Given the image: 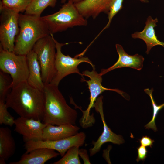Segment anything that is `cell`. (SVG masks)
<instances>
[{"label":"cell","mask_w":164,"mask_h":164,"mask_svg":"<svg viewBox=\"0 0 164 164\" xmlns=\"http://www.w3.org/2000/svg\"><path fill=\"white\" fill-rule=\"evenodd\" d=\"M5 103L19 117L42 121L44 115V96L43 91L26 82L11 88Z\"/></svg>","instance_id":"obj_1"},{"label":"cell","mask_w":164,"mask_h":164,"mask_svg":"<svg viewBox=\"0 0 164 164\" xmlns=\"http://www.w3.org/2000/svg\"><path fill=\"white\" fill-rule=\"evenodd\" d=\"M43 123L53 125H75L78 116L77 111L70 107L59 91L58 86L44 84Z\"/></svg>","instance_id":"obj_2"},{"label":"cell","mask_w":164,"mask_h":164,"mask_svg":"<svg viewBox=\"0 0 164 164\" xmlns=\"http://www.w3.org/2000/svg\"><path fill=\"white\" fill-rule=\"evenodd\" d=\"M19 32L15 39L14 52L26 55L40 39L50 34L48 27L42 17L19 14Z\"/></svg>","instance_id":"obj_3"},{"label":"cell","mask_w":164,"mask_h":164,"mask_svg":"<svg viewBox=\"0 0 164 164\" xmlns=\"http://www.w3.org/2000/svg\"><path fill=\"white\" fill-rule=\"evenodd\" d=\"M50 34H53L77 26H86L88 22L71 0H68L57 12L42 17Z\"/></svg>","instance_id":"obj_4"},{"label":"cell","mask_w":164,"mask_h":164,"mask_svg":"<svg viewBox=\"0 0 164 164\" xmlns=\"http://www.w3.org/2000/svg\"><path fill=\"white\" fill-rule=\"evenodd\" d=\"M53 34L44 37L37 41L32 50L36 53L44 84L50 83L55 73L56 43Z\"/></svg>","instance_id":"obj_5"},{"label":"cell","mask_w":164,"mask_h":164,"mask_svg":"<svg viewBox=\"0 0 164 164\" xmlns=\"http://www.w3.org/2000/svg\"><path fill=\"white\" fill-rule=\"evenodd\" d=\"M82 74L83 76L87 77L90 78L88 80H86L84 78H81V80L86 82L88 86L90 93V103L87 109L84 111L76 105L75 107L82 111L83 115L80 120V123L83 128H86L91 127L95 123V119L93 114L90 115V112L91 108L93 107L97 97L102 92L106 90L113 91L119 94L126 99L128 97L122 91L116 89L108 88L103 86L101 84L102 76L95 69H93L91 71L85 70L82 72Z\"/></svg>","instance_id":"obj_6"},{"label":"cell","mask_w":164,"mask_h":164,"mask_svg":"<svg viewBox=\"0 0 164 164\" xmlns=\"http://www.w3.org/2000/svg\"><path fill=\"white\" fill-rule=\"evenodd\" d=\"M0 69L10 76L12 79L11 89L27 81L29 72L26 55H17L0 47Z\"/></svg>","instance_id":"obj_7"},{"label":"cell","mask_w":164,"mask_h":164,"mask_svg":"<svg viewBox=\"0 0 164 164\" xmlns=\"http://www.w3.org/2000/svg\"><path fill=\"white\" fill-rule=\"evenodd\" d=\"M54 40L56 50L55 60V73L50 84L58 86L60 81L63 78L72 73H77L80 75L82 78H84L83 74L80 73L78 68V65L82 63H88L91 66L93 69H95V66L87 57H72L69 55L64 54L61 51V48L69 43H60L55 38Z\"/></svg>","instance_id":"obj_8"},{"label":"cell","mask_w":164,"mask_h":164,"mask_svg":"<svg viewBox=\"0 0 164 164\" xmlns=\"http://www.w3.org/2000/svg\"><path fill=\"white\" fill-rule=\"evenodd\" d=\"M0 47L4 50L14 52L16 37L19 31V13L0 5Z\"/></svg>","instance_id":"obj_9"},{"label":"cell","mask_w":164,"mask_h":164,"mask_svg":"<svg viewBox=\"0 0 164 164\" xmlns=\"http://www.w3.org/2000/svg\"><path fill=\"white\" fill-rule=\"evenodd\" d=\"M85 134L80 132L73 136L57 140L32 141L25 142L24 145L27 153L38 148H47L56 151L63 156L71 147L82 146L85 142Z\"/></svg>","instance_id":"obj_10"},{"label":"cell","mask_w":164,"mask_h":164,"mask_svg":"<svg viewBox=\"0 0 164 164\" xmlns=\"http://www.w3.org/2000/svg\"><path fill=\"white\" fill-rule=\"evenodd\" d=\"M103 96L97 98L94 105L96 112L100 114L103 125V130L101 135L96 141H92L93 147L89 149L90 155L92 156L99 152L102 145L107 142L120 145L124 142L122 137L114 133L108 126L104 119L103 108Z\"/></svg>","instance_id":"obj_11"},{"label":"cell","mask_w":164,"mask_h":164,"mask_svg":"<svg viewBox=\"0 0 164 164\" xmlns=\"http://www.w3.org/2000/svg\"><path fill=\"white\" fill-rule=\"evenodd\" d=\"M47 125L40 120L19 117L15 119V130L22 135L25 142L41 140L43 130Z\"/></svg>","instance_id":"obj_12"},{"label":"cell","mask_w":164,"mask_h":164,"mask_svg":"<svg viewBox=\"0 0 164 164\" xmlns=\"http://www.w3.org/2000/svg\"><path fill=\"white\" fill-rule=\"evenodd\" d=\"M115 47L119 57L115 63L110 67L101 70L100 74L102 76L108 72L117 68L130 67L141 70L143 67L144 58L138 54L130 55L127 54L121 45L117 44Z\"/></svg>","instance_id":"obj_13"},{"label":"cell","mask_w":164,"mask_h":164,"mask_svg":"<svg viewBox=\"0 0 164 164\" xmlns=\"http://www.w3.org/2000/svg\"><path fill=\"white\" fill-rule=\"evenodd\" d=\"M111 0H84L74 4L79 12L86 19H95L100 13L108 14Z\"/></svg>","instance_id":"obj_14"},{"label":"cell","mask_w":164,"mask_h":164,"mask_svg":"<svg viewBox=\"0 0 164 164\" xmlns=\"http://www.w3.org/2000/svg\"><path fill=\"white\" fill-rule=\"evenodd\" d=\"M80 128L75 125L66 124L54 126L48 124L43 130V140H57L74 136Z\"/></svg>","instance_id":"obj_15"},{"label":"cell","mask_w":164,"mask_h":164,"mask_svg":"<svg viewBox=\"0 0 164 164\" xmlns=\"http://www.w3.org/2000/svg\"><path fill=\"white\" fill-rule=\"evenodd\" d=\"M158 22L157 18L153 19L149 16L147 19L143 30L140 32H135L131 34L132 38L139 39L144 41L146 45L147 50L145 52L147 54L149 53L152 48L155 46L160 45L164 47V42L158 39L154 29Z\"/></svg>","instance_id":"obj_16"},{"label":"cell","mask_w":164,"mask_h":164,"mask_svg":"<svg viewBox=\"0 0 164 164\" xmlns=\"http://www.w3.org/2000/svg\"><path fill=\"white\" fill-rule=\"evenodd\" d=\"M60 155L55 150L47 148H40L25 153L20 159L9 164H44L49 160Z\"/></svg>","instance_id":"obj_17"},{"label":"cell","mask_w":164,"mask_h":164,"mask_svg":"<svg viewBox=\"0 0 164 164\" xmlns=\"http://www.w3.org/2000/svg\"><path fill=\"white\" fill-rule=\"evenodd\" d=\"M26 56L29 72L27 82L33 87L43 91L44 84L42 80L41 68L36 54L32 49Z\"/></svg>","instance_id":"obj_18"},{"label":"cell","mask_w":164,"mask_h":164,"mask_svg":"<svg viewBox=\"0 0 164 164\" xmlns=\"http://www.w3.org/2000/svg\"><path fill=\"white\" fill-rule=\"evenodd\" d=\"M16 145L11 131L8 127L0 128V157L8 160L15 154Z\"/></svg>","instance_id":"obj_19"},{"label":"cell","mask_w":164,"mask_h":164,"mask_svg":"<svg viewBox=\"0 0 164 164\" xmlns=\"http://www.w3.org/2000/svg\"><path fill=\"white\" fill-rule=\"evenodd\" d=\"M57 0H32L26 9L25 14L41 17L44 10L48 7H54Z\"/></svg>","instance_id":"obj_20"},{"label":"cell","mask_w":164,"mask_h":164,"mask_svg":"<svg viewBox=\"0 0 164 164\" xmlns=\"http://www.w3.org/2000/svg\"><path fill=\"white\" fill-rule=\"evenodd\" d=\"M80 147L73 146L70 148L60 160L53 164H81L79 158Z\"/></svg>","instance_id":"obj_21"},{"label":"cell","mask_w":164,"mask_h":164,"mask_svg":"<svg viewBox=\"0 0 164 164\" xmlns=\"http://www.w3.org/2000/svg\"><path fill=\"white\" fill-rule=\"evenodd\" d=\"M32 0H1L0 5L19 13L25 11Z\"/></svg>","instance_id":"obj_22"},{"label":"cell","mask_w":164,"mask_h":164,"mask_svg":"<svg viewBox=\"0 0 164 164\" xmlns=\"http://www.w3.org/2000/svg\"><path fill=\"white\" fill-rule=\"evenodd\" d=\"M138 0L144 3L149 2L148 0ZM123 1L124 0H111L109 6V11L108 14V23L94 39H96L104 30L109 27L113 18L122 8V3Z\"/></svg>","instance_id":"obj_23"},{"label":"cell","mask_w":164,"mask_h":164,"mask_svg":"<svg viewBox=\"0 0 164 164\" xmlns=\"http://www.w3.org/2000/svg\"><path fill=\"white\" fill-rule=\"evenodd\" d=\"M144 91L150 98L153 110L152 118L150 122L145 125V127L146 129H152L154 131L156 132L157 129L155 123V119L159 111L164 107V103L159 105H156L152 95L153 91L152 88L150 90L147 88L145 89Z\"/></svg>","instance_id":"obj_24"},{"label":"cell","mask_w":164,"mask_h":164,"mask_svg":"<svg viewBox=\"0 0 164 164\" xmlns=\"http://www.w3.org/2000/svg\"><path fill=\"white\" fill-rule=\"evenodd\" d=\"M8 73L0 71V101L5 102L9 90L12 82V79Z\"/></svg>","instance_id":"obj_25"},{"label":"cell","mask_w":164,"mask_h":164,"mask_svg":"<svg viewBox=\"0 0 164 164\" xmlns=\"http://www.w3.org/2000/svg\"><path fill=\"white\" fill-rule=\"evenodd\" d=\"M5 102L0 101V124L12 127L14 125L15 119L8 111Z\"/></svg>","instance_id":"obj_26"},{"label":"cell","mask_w":164,"mask_h":164,"mask_svg":"<svg viewBox=\"0 0 164 164\" xmlns=\"http://www.w3.org/2000/svg\"><path fill=\"white\" fill-rule=\"evenodd\" d=\"M138 156L136 159L137 162L139 161H144L147 157L148 151L145 146L140 145L137 148Z\"/></svg>","instance_id":"obj_27"},{"label":"cell","mask_w":164,"mask_h":164,"mask_svg":"<svg viewBox=\"0 0 164 164\" xmlns=\"http://www.w3.org/2000/svg\"><path fill=\"white\" fill-rule=\"evenodd\" d=\"M139 140L141 145L151 148L152 147L153 143L154 142L153 140L152 139L149 137L147 136H143Z\"/></svg>","instance_id":"obj_28"},{"label":"cell","mask_w":164,"mask_h":164,"mask_svg":"<svg viewBox=\"0 0 164 164\" xmlns=\"http://www.w3.org/2000/svg\"><path fill=\"white\" fill-rule=\"evenodd\" d=\"M79 155L82 159L84 164L91 163L87 150L84 149H79Z\"/></svg>","instance_id":"obj_29"},{"label":"cell","mask_w":164,"mask_h":164,"mask_svg":"<svg viewBox=\"0 0 164 164\" xmlns=\"http://www.w3.org/2000/svg\"><path fill=\"white\" fill-rule=\"evenodd\" d=\"M68 0H61V2L62 3H66V1ZM74 3H77L80 2L84 0H71Z\"/></svg>","instance_id":"obj_30"},{"label":"cell","mask_w":164,"mask_h":164,"mask_svg":"<svg viewBox=\"0 0 164 164\" xmlns=\"http://www.w3.org/2000/svg\"><path fill=\"white\" fill-rule=\"evenodd\" d=\"M5 160L2 158L0 157V164H6L5 162Z\"/></svg>","instance_id":"obj_31"}]
</instances>
